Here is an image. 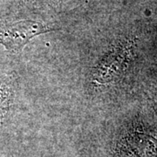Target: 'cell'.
I'll use <instances>...</instances> for the list:
<instances>
[{"mask_svg": "<svg viewBox=\"0 0 157 157\" xmlns=\"http://www.w3.org/2000/svg\"><path fill=\"white\" fill-rule=\"evenodd\" d=\"M53 31L57 28L36 20L0 18V45L9 52L17 54L34 37Z\"/></svg>", "mask_w": 157, "mask_h": 157, "instance_id": "obj_1", "label": "cell"}, {"mask_svg": "<svg viewBox=\"0 0 157 157\" xmlns=\"http://www.w3.org/2000/svg\"><path fill=\"white\" fill-rule=\"evenodd\" d=\"M131 42L125 41L114 45L94 68V80L98 84H106L112 81L120 73L121 68L130 54Z\"/></svg>", "mask_w": 157, "mask_h": 157, "instance_id": "obj_2", "label": "cell"}, {"mask_svg": "<svg viewBox=\"0 0 157 157\" xmlns=\"http://www.w3.org/2000/svg\"><path fill=\"white\" fill-rule=\"evenodd\" d=\"M114 154L117 157H157V140L144 134L128 135L116 143Z\"/></svg>", "mask_w": 157, "mask_h": 157, "instance_id": "obj_3", "label": "cell"}, {"mask_svg": "<svg viewBox=\"0 0 157 157\" xmlns=\"http://www.w3.org/2000/svg\"><path fill=\"white\" fill-rule=\"evenodd\" d=\"M15 98V78L0 73V128L9 116Z\"/></svg>", "mask_w": 157, "mask_h": 157, "instance_id": "obj_4", "label": "cell"}, {"mask_svg": "<svg viewBox=\"0 0 157 157\" xmlns=\"http://www.w3.org/2000/svg\"><path fill=\"white\" fill-rule=\"evenodd\" d=\"M19 3L25 5H33L35 6H39L40 8H43V6H47L49 9L54 11H59L62 7L66 6L68 2L71 0H17Z\"/></svg>", "mask_w": 157, "mask_h": 157, "instance_id": "obj_5", "label": "cell"}, {"mask_svg": "<svg viewBox=\"0 0 157 157\" xmlns=\"http://www.w3.org/2000/svg\"><path fill=\"white\" fill-rule=\"evenodd\" d=\"M78 157H89V156H86H86H78Z\"/></svg>", "mask_w": 157, "mask_h": 157, "instance_id": "obj_6", "label": "cell"}]
</instances>
